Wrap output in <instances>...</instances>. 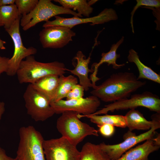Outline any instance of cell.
Instances as JSON below:
<instances>
[{
    "instance_id": "obj_1",
    "label": "cell",
    "mask_w": 160,
    "mask_h": 160,
    "mask_svg": "<svg viewBox=\"0 0 160 160\" xmlns=\"http://www.w3.org/2000/svg\"><path fill=\"white\" fill-rule=\"evenodd\" d=\"M132 73L118 72L111 75L90 93L103 101L114 102L127 98L132 92L145 85Z\"/></svg>"
},
{
    "instance_id": "obj_2",
    "label": "cell",
    "mask_w": 160,
    "mask_h": 160,
    "mask_svg": "<svg viewBox=\"0 0 160 160\" xmlns=\"http://www.w3.org/2000/svg\"><path fill=\"white\" fill-rule=\"evenodd\" d=\"M65 64L57 61L44 63L36 60L33 55L20 63L16 75L19 83L32 84L44 76L55 75L60 76L67 71Z\"/></svg>"
},
{
    "instance_id": "obj_3",
    "label": "cell",
    "mask_w": 160,
    "mask_h": 160,
    "mask_svg": "<svg viewBox=\"0 0 160 160\" xmlns=\"http://www.w3.org/2000/svg\"><path fill=\"white\" fill-rule=\"evenodd\" d=\"M78 114L73 111H64L56 122L57 128L62 137L76 146L88 136H99L98 130L81 121Z\"/></svg>"
},
{
    "instance_id": "obj_4",
    "label": "cell",
    "mask_w": 160,
    "mask_h": 160,
    "mask_svg": "<svg viewBox=\"0 0 160 160\" xmlns=\"http://www.w3.org/2000/svg\"><path fill=\"white\" fill-rule=\"evenodd\" d=\"M16 160H45L41 134L33 126L21 127Z\"/></svg>"
},
{
    "instance_id": "obj_5",
    "label": "cell",
    "mask_w": 160,
    "mask_h": 160,
    "mask_svg": "<svg viewBox=\"0 0 160 160\" xmlns=\"http://www.w3.org/2000/svg\"><path fill=\"white\" fill-rule=\"evenodd\" d=\"M63 14L71 15L80 17H82L72 10L54 4L50 0H39L32 11L28 14L22 16L20 25L23 27V30L26 31L40 22H47L52 17Z\"/></svg>"
},
{
    "instance_id": "obj_6",
    "label": "cell",
    "mask_w": 160,
    "mask_h": 160,
    "mask_svg": "<svg viewBox=\"0 0 160 160\" xmlns=\"http://www.w3.org/2000/svg\"><path fill=\"white\" fill-rule=\"evenodd\" d=\"M138 107H145L151 111L160 113V99L156 95L145 91L141 94L133 95L130 99H122L105 105L104 108L92 114H106L109 111L132 109Z\"/></svg>"
},
{
    "instance_id": "obj_7",
    "label": "cell",
    "mask_w": 160,
    "mask_h": 160,
    "mask_svg": "<svg viewBox=\"0 0 160 160\" xmlns=\"http://www.w3.org/2000/svg\"><path fill=\"white\" fill-rule=\"evenodd\" d=\"M23 98L27 114L36 121H45L55 113L47 99L31 84L27 87Z\"/></svg>"
},
{
    "instance_id": "obj_8",
    "label": "cell",
    "mask_w": 160,
    "mask_h": 160,
    "mask_svg": "<svg viewBox=\"0 0 160 160\" xmlns=\"http://www.w3.org/2000/svg\"><path fill=\"white\" fill-rule=\"evenodd\" d=\"M160 127V121H159L156 122L147 131L137 135L129 130L124 135V141L121 143L114 145H108L103 143L100 144L99 145L111 160H116L137 144L144 140L153 139L156 130Z\"/></svg>"
},
{
    "instance_id": "obj_9",
    "label": "cell",
    "mask_w": 160,
    "mask_h": 160,
    "mask_svg": "<svg viewBox=\"0 0 160 160\" xmlns=\"http://www.w3.org/2000/svg\"><path fill=\"white\" fill-rule=\"evenodd\" d=\"M18 17L12 26L6 31L11 37L14 43V50L12 57L9 59L8 70L6 73L10 76L16 75L21 62L27 57L36 53L37 49L32 47H25L23 43L20 31V20Z\"/></svg>"
},
{
    "instance_id": "obj_10",
    "label": "cell",
    "mask_w": 160,
    "mask_h": 160,
    "mask_svg": "<svg viewBox=\"0 0 160 160\" xmlns=\"http://www.w3.org/2000/svg\"><path fill=\"white\" fill-rule=\"evenodd\" d=\"M43 148L45 160H80V152L65 138L44 140Z\"/></svg>"
},
{
    "instance_id": "obj_11",
    "label": "cell",
    "mask_w": 160,
    "mask_h": 160,
    "mask_svg": "<svg viewBox=\"0 0 160 160\" xmlns=\"http://www.w3.org/2000/svg\"><path fill=\"white\" fill-rule=\"evenodd\" d=\"M50 104L55 113L60 114L65 111H73L85 116L96 112L100 105V102L97 97L92 95L78 99H62Z\"/></svg>"
},
{
    "instance_id": "obj_12",
    "label": "cell",
    "mask_w": 160,
    "mask_h": 160,
    "mask_svg": "<svg viewBox=\"0 0 160 160\" xmlns=\"http://www.w3.org/2000/svg\"><path fill=\"white\" fill-rule=\"evenodd\" d=\"M55 17L54 20L46 22L43 25V27L59 25L71 29L75 26L80 24L91 23L90 25H93L116 20L118 18L116 11L112 8H105L97 15L90 17L83 18L73 16L67 18L58 15Z\"/></svg>"
},
{
    "instance_id": "obj_13",
    "label": "cell",
    "mask_w": 160,
    "mask_h": 160,
    "mask_svg": "<svg viewBox=\"0 0 160 160\" xmlns=\"http://www.w3.org/2000/svg\"><path fill=\"white\" fill-rule=\"evenodd\" d=\"M76 33L68 27L59 25L44 28L39 33V40L44 48H60L72 41Z\"/></svg>"
},
{
    "instance_id": "obj_14",
    "label": "cell",
    "mask_w": 160,
    "mask_h": 160,
    "mask_svg": "<svg viewBox=\"0 0 160 160\" xmlns=\"http://www.w3.org/2000/svg\"><path fill=\"white\" fill-rule=\"evenodd\" d=\"M74 58L77 61L74 68L71 70L67 69V71L77 76L79 79V84L84 87V91H87L89 88L93 87L90 79L88 77L89 73H92L93 72L92 69H90L89 68V64L91 59L90 55L86 58L82 52L79 51Z\"/></svg>"
},
{
    "instance_id": "obj_15",
    "label": "cell",
    "mask_w": 160,
    "mask_h": 160,
    "mask_svg": "<svg viewBox=\"0 0 160 160\" xmlns=\"http://www.w3.org/2000/svg\"><path fill=\"white\" fill-rule=\"evenodd\" d=\"M124 40V37L121 38L116 44L112 45L110 49L108 52L102 53L101 57L99 62L97 63H95L92 65V69L93 72L90 76V80L93 85V89L96 86V82L100 79L97 76L98 68L103 63H107L108 66L112 65L113 68L117 69L124 66L125 64H117L116 63L117 59L119 57L120 54L116 53L117 50L119 46L123 43Z\"/></svg>"
},
{
    "instance_id": "obj_16",
    "label": "cell",
    "mask_w": 160,
    "mask_h": 160,
    "mask_svg": "<svg viewBox=\"0 0 160 160\" xmlns=\"http://www.w3.org/2000/svg\"><path fill=\"white\" fill-rule=\"evenodd\" d=\"M127 127L129 131L149 130L158 121H160V113H156L152 116V121H149L144 117L143 114L135 109H130L125 116Z\"/></svg>"
},
{
    "instance_id": "obj_17",
    "label": "cell",
    "mask_w": 160,
    "mask_h": 160,
    "mask_svg": "<svg viewBox=\"0 0 160 160\" xmlns=\"http://www.w3.org/2000/svg\"><path fill=\"white\" fill-rule=\"evenodd\" d=\"M153 138L147 140L142 144L130 149L120 158L113 160H148L149 154L160 148V146L155 143Z\"/></svg>"
},
{
    "instance_id": "obj_18",
    "label": "cell",
    "mask_w": 160,
    "mask_h": 160,
    "mask_svg": "<svg viewBox=\"0 0 160 160\" xmlns=\"http://www.w3.org/2000/svg\"><path fill=\"white\" fill-rule=\"evenodd\" d=\"M59 76L51 75L43 77L32 84L33 87L46 98L50 103L53 99L59 81Z\"/></svg>"
},
{
    "instance_id": "obj_19",
    "label": "cell",
    "mask_w": 160,
    "mask_h": 160,
    "mask_svg": "<svg viewBox=\"0 0 160 160\" xmlns=\"http://www.w3.org/2000/svg\"><path fill=\"white\" fill-rule=\"evenodd\" d=\"M127 59L129 62L134 63L137 66L139 72L137 79H146L154 82L160 83V75L149 67L143 64L139 59L137 53L133 49L129 52Z\"/></svg>"
},
{
    "instance_id": "obj_20",
    "label": "cell",
    "mask_w": 160,
    "mask_h": 160,
    "mask_svg": "<svg viewBox=\"0 0 160 160\" xmlns=\"http://www.w3.org/2000/svg\"><path fill=\"white\" fill-rule=\"evenodd\" d=\"M78 116L79 119L83 117L88 118L91 122L96 124L97 126L106 124L121 128L127 127V122L125 116L110 115L106 114L102 116L91 114L84 116L78 113Z\"/></svg>"
},
{
    "instance_id": "obj_21",
    "label": "cell",
    "mask_w": 160,
    "mask_h": 160,
    "mask_svg": "<svg viewBox=\"0 0 160 160\" xmlns=\"http://www.w3.org/2000/svg\"><path fill=\"white\" fill-rule=\"evenodd\" d=\"M80 152V160H111L99 144L87 142L83 145Z\"/></svg>"
},
{
    "instance_id": "obj_22",
    "label": "cell",
    "mask_w": 160,
    "mask_h": 160,
    "mask_svg": "<svg viewBox=\"0 0 160 160\" xmlns=\"http://www.w3.org/2000/svg\"><path fill=\"white\" fill-rule=\"evenodd\" d=\"M78 83L77 78L73 75L65 76L63 75L59 76L56 93L50 103L66 98L72 87Z\"/></svg>"
},
{
    "instance_id": "obj_23",
    "label": "cell",
    "mask_w": 160,
    "mask_h": 160,
    "mask_svg": "<svg viewBox=\"0 0 160 160\" xmlns=\"http://www.w3.org/2000/svg\"><path fill=\"white\" fill-rule=\"evenodd\" d=\"M54 1L59 3L66 9H73V11L76 10L80 15L88 17L93 12V8L86 0H54Z\"/></svg>"
},
{
    "instance_id": "obj_24",
    "label": "cell",
    "mask_w": 160,
    "mask_h": 160,
    "mask_svg": "<svg viewBox=\"0 0 160 160\" xmlns=\"http://www.w3.org/2000/svg\"><path fill=\"white\" fill-rule=\"evenodd\" d=\"M21 15L15 4L0 7V23L5 30L9 29Z\"/></svg>"
},
{
    "instance_id": "obj_25",
    "label": "cell",
    "mask_w": 160,
    "mask_h": 160,
    "mask_svg": "<svg viewBox=\"0 0 160 160\" xmlns=\"http://www.w3.org/2000/svg\"><path fill=\"white\" fill-rule=\"evenodd\" d=\"M38 0H15L16 5L20 15L22 16L28 14L35 8L39 2Z\"/></svg>"
},
{
    "instance_id": "obj_26",
    "label": "cell",
    "mask_w": 160,
    "mask_h": 160,
    "mask_svg": "<svg viewBox=\"0 0 160 160\" xmlns=\"http://www.w3.org/2000/svg\"><path fill=\"white\" fill-rule=\"evenodd\" d=\"M137 3L134 7L131 14L130 23L132 32L134 33V29L133 25V17L137 9L141 6H145L156 8L160 7V1L159 0H137Z\"/></svg>"
},
{
    "instance_id": "obj_27",
    "label": "cell",
    "mask_w": 160,
    "mask_h": 160,
    "mask_svg": "<svg viewBox=\"0 0 160 160\" xmlns=\"http://www.w3.org/2000/svg\"><path fill=\"white\" fill-rule=\"evenodd\" d=\"M84 88L79 84L74 85L66 97V100L78 99L83 97Z\"/></svg>"
},
{
    "instance_id": "obj_28",
    "label": "cell",
    "mask_w": 160,
    "mask_h": 160,
    "mask_svg": "<svg viewBox=\"0 0 160 160\" xmlns=\"http://www.w3.org/2000/svg\"><path fill=\"white\" fill-rule=\"evenodd\" d=\"M97 126L99 127L98 131L105 137H111L114 132V126L112 125L105 124Z\"/></svg>"
},
{
    "instance_id": "obj_29",
    "label": "cell",
    "mask_w": 160,
    "mask_h": 160,
    "mask_svg": "<svg viewBox=\"0 0 160 160\" xmlns=\"http://www.w3.org/2000/svg\"><path fill=\"white\" fill-rule=\"evenodd\" d=\"M9 59V58L0 56V75L7 72Z\"/></svg>"
},
{
    "instance_id": "obj_30",
    "label": "cell",
    "mask_w": 160,
    "mask_h": 160,
    "mask_svg": "<svg viewBox=\"0 0 160 160\" xmlns=\"http://www.w3.org/2000/svg\"><path fill=\"white\" fill-rule=\"evenodd\" d=\"M0 160H16L15 158L8 156L5 150L0 146Z\"/></svg>"
},
{
    "instance_id": "obj_31",
    "label": "cell",
    "mask_w": 160,
    "mask_h": 160,
    "mask_svg": "<svg viewBox=\"0 0 160 160\" xmlns=\"http://www.w3.org/2000/svg\"><path fill=\"white\" fill-rule=\"evenodd\" d=\"M15 0H0V7L4 6L15 4Z\"/></svg>"
},
{
    "instance_id": "obj_32",
    "label": "cell",
    "mask_w": 160,
    "mask_h": 160,
    "mask_svg": "<svg viewBox=\"0 0 160 160\" xmlns=\"http://www.w3.org/2000/svg\"><path fill=\"white\" fill-rule=\"evenodd\" d=\"M5 111V108L4 103L3 102L0 101V121Z\"/></svg>"
},
{
    "instance_id": "obj_33",
    "label": "cell",
    "mask_w": 160,
    "mask_h": 160,
    "mask_svg": "<svg viewBox=\"0 0 160 160\" xmlns=\"http://www.w3.org/2000/svg\"><path fill=\"white\" fill-rule=\"evenodd\" d=\"M160 134L157 137L155 138H153L155 143L157 145L160 146Z\"/></svg>"
},
{
    "instance_id": "obj_34",
    "label": "cell",
    "mask_w": 160,
    "mask_h": 160,
    "mask_svg": "<svg viewBox=\"0 0 160 160\" xmlns=\"http://www.w3.org/2000/svg\"><path fill=\"white\" fill-rule=\"evenodd\" d=\"M6 43V41L2 40L0 38V49H6V48L4 46V44Z\"/></svg>"
},
{
    "instance_id": "obj_35",
    "label": "cell",
    "mask_w": 160,
    "mask_h": 160,
    "mask_svg": "<svg viewBox=\"0 0 160 160\" xmlns=\"http://www.w3.org/2000/svg\"><path fill=\"white\" fill-rule=\"evenodd\" d=\"M97 1V0H92L89 1H87V2L89 5L91 6L92 5L95 4Z\"/></svg>"
},
{
    "instance_id": "obj_36",
    "label": "cell",
    "mask_w": 160,
    "mask_h": 160,
    "mask_svg": "<svg viewBox=\"0 0 160 160\" xmlns=\"http://www.w3.org/2000/svg\"><path fill=\"white\" fill-rule=\"evenodd\" d=\"M2 26V25L1 24V23H0V26Z\"/></svg>"
}]
</instances>
